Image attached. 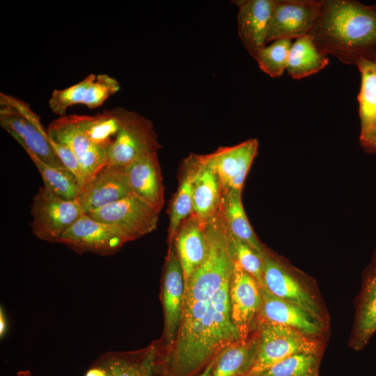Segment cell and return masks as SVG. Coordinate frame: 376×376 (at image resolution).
<instances>
[{
    "label": "cell",
    "instance_id": "f35d334b",
    "mask_svg": "<svg viewBox=\"0 0 376 376\" xmlns=\"http://www.w3.org/2000/svg\"><path fill=\"white\" fill-rule=\"evenodd\" d=\"M368 269H370L373 273L376 274V249L373 253V258L371 260V264Z\"/></svg>",
    "mask_w": 376,
    "mask_h": 376
},
{
    "label": "cell",
    "instance_id": "ba28073f",
    "mask_svg": "<svg viewBox=\"0 0 376 376\" xmlns=\"http://www.w3.org/2000/svg\"><path fill=\"white\" fill-rule=\"evenodd\" d=\"M129 237L111 224L95 220L84 214L58 240L77 254L93 253L101 256L114 253Z\"/></svg>",
    "mask_w": 376,
    "mask_h": 376
},
{
    "label": "cell",
    "instance_id": "d6986e66",
    "mask_svg": "<svg viewBox=\"0 0 376 376\" xmlns=\"http://www.w3.org/2000/svg\"><path fill=\"white\" fill-rule=\"evenodd\" d=\"M157 154L143 156L125 170L132 194L160 212L164 203V187Z\"/></svg>",
    "mask_w": 376,
    "mask_h": 376
},
{
    "label": "cell",
    "instance_id": "4fadbf2b",
    "mask_svg": "<svg viewBox=\"0 0 376 376\" xmlns=\"http://www.w3.org/2000/svg\"><path fill=\"white\" fill-rule=\"evenodd\" d=\"M261 291L263 303L253 324L282 325L323 340L327 334V323L302 308L274 295L264 286L261 287Z\"/></svg>",
    "mask_w": 376,
    "mask_h": 376
},
{
    "label": "cell",
    "instance_id": "5b68a950",
    "mask_svg": "<svg viewBox=\"0 0 376 376\" xmlns=\"http://www.w3.org/2000/svg\"><path fill=\"white\" fill-rule=\"evenodd\" d=\"M252 331L257 336L256 354L252 367L244 376H253L296 353H323V340L285 326L255 324Z\"/></svg>",
    "mask_w": 376,
    "mask_h": 376
},
{
    "label": "cell",
    "instance_id": "1f68e13d",
    "mask_svg": "<svg viewBox=\"0 0 376 376\" xmlns=\"http://www.w3.org/2000/svg\"><path fill=\"white\" fill-rule=\"evenodd\" d=\"M96 75L90 74L78 83L63 89H55L48 100L50 110L60 117L66 116L67 109L83 102L86 91Z\"/></svg>",
    "mask_w": 376,
    "mask_h": 376
},
{
    "label": "cell",
    "instance_id": "5bb4252c",
    "mask_svg": "<svg viewBox=\"0 0 376 376\" xmlns=\"http://www.w3.org/2000/svg\"><path fill=\"white\" fill-rule=\"evenodd\" d=\"M320 4L321 0H274L267 42L309 35L319 15Z\"/></svg>",
    "mask_w": 376,
    "mask_h": 376
},
{
    "label": "cell",
    "instance_id": "9c48e42d",
    "mask_svg": "<svg viewBox=\"0 0 376 376\" xmlns=\"http://www.w3.org/2000/svg\"><path fill=\"white\" fill-rule=\"evenodd\" d=\"M96 376H167L160 340L134 352H109L93 363Z\"/></svg>",
    "mask_w": 376,
    "mask_h": 376
},
{
    "label": "cell",
    "instance_id": "ffe728a7",
    "mask_svg": "<svg viewBox=\"0 0 376 376\" xmlns=\"http://www.w3.org/2000/svg\"><path fill=\"white\" fill-rule=\"evenodd\" d=\"M205 225L191 214L180 224L172 242L183 269L185 283L206 258L208 243Z\"/></svg>",
    "mask_w": 376,
    "mask_h": 376
},
{
    "label": "cell",
    "instance_id": "603a6c76",
    "mask_svg": "<svg viewBox=\"0 0 376 376\" xmlns=\"http://www.w3.org/2000/svg\"><path fill=\"white\" fill-rule=\"evenodd\" d=\"M361 75L357 100L362 147L376 136V60L362 58L356 65Z\"/></svg>",
    "mask_w": 376,
    "mask_h": 376
},
{
    "label": "cell",
    "instance_id": "484cf974",
    "mask_svg": "<svg viewBox=\"0 0 376 376\" xmlns=\"http://www.w3.org/2000/svg\"><path fill=\"white\" fill-rule=\"evenodd\" d=\"M70 116L95 146L109 152L120 127L118 107L105 110L94 116Z\"/></svg>",
    "mask_w": 376,
    "mask_h": 376
},
{
    "label": "cell",
    "instance_id": "60d3db41",
    "mask_svg": "<svg viewBox=\"0 0 376 376\" xmlns=\"http://www.w3.org/2000/svg\"><path fill=\"white\" fill-rule=\"evenodd\" d=\"M373 7L376 9V4L373 5Z\"/></svg>",
    "mask_w": 376,
    "mask_h": 376
},
{
    "label": "cell",
    "instance_id": "ab89813d",
    "mask_svg": "<svg viewBox=\"0 0 376 376\" xmlns=\"http://www.w3.org/2000/svg\"><path fill=\"white\" fill-rule=\"evenodd\" d=\"M17 376H31V373L29 370H20L17 373Z\"/></svg>",
    "mask_w": 376,
    "mask_h": 376
},
{
    "label": "cell",
    "instance_id": "d590c367",
    "mask_svg": "<svg viewBox=\"0 0 376 376\" xmlns=\"http://www.w3.org/2000/svg\"><path fill=\"white\" fill-rule=\"evenodd\" d=\"M6 316L2 308H1L0 311V337L3 338L6 334L8 330V323H7Z\"/></svg>",
    "mask_w": 376,
    "mask_h": 376
},
{
    "label": "cell",
    "instance_id": "4316f807",
    "mask_svg": "<svg viewBox=\"0 0 376 376\" xmlns=\"http://www.w3.org/2000/svg\"><path fill=\"white\" fill-rule=\"evenodd\" d=\"M219 211L229 233L262 255L265 247L258 239L247 219L242 202V191L230 190L224 195Z\"/></svg>",
    "mask_w": 376,
    "mask_h": 376
},
{
    "label": "cell",
    "instance_id": "d6a6232c",
    "mask_svg": "<svg viewBox=\"0 0 376 376\" xmlns=\"http://www.w3.org/2000/svg\"><path fill=\"white\" fill-rule=\"evenodd\" d=\"M229 242L235 261L263 287V261L262 255L249 244L233 237L230 233Z\"/></svg>",
    "mask_w": 376,
    "mask_h": 376
},
{
    "label": "cell",
    "instance_id": "f1b7e54d",
    "mask_svg": "<svg viewBox=\"0 0 376 376\" xmlns=\"http://www.w3.org/2000/svg\"><path fill=\"white\" fill-rule=\"evenodd\" d=\"M24 150L38 169L45 187L63 198L72 200L77 198L81 187L72 172L65 168L49 165L31 151Z\"/></svg>",
    "mask_w": 376,
    "mask_h": 376
},
{
    "label": "cell",
    "instance_id": "8d00e7d4",
    "mask_svg": "<svg viewBox=\"0 0 376 376\" xmlns=\"http://www.w3.org/2000/svg\"><path fill=\"white\" fill-rule=\"evenodd\" d=\"M217 356L207 364V366L201 372H200L195 376H210L214 364L216 361Z\"/></svg>",
    "mask_w": 376,
    "mask_h": 376
},
{
    "label": "cell",
    "instance_id": "83f0119b",
    "mask_svg": "<svg viewBox=\"0 0 376 376\" xmlns=\"http://www.w3.org/2000/svg\"><path fill=\"white\" fill-rule=\"evenodd\" d=\"M182 170L184 171L170 208L169 244H172L180 224L192 214L194 181L197 171V162L194 154L184 160Z\"/></svg>",
    "mask_w": 376,
    "mask_h": 376
},
{
    "label": "cell",
    "instance_id": "52a82bcc",
    "mask_svg": "<svg viewBox=\"0 0 376 376\" xmlns=\"http://www.w3.org/2000/svg\"><path fill=\"white\" fill-rule=\"evenodd\" d=\"M84 214L77 198H63L40 187L31 205L32 233L42 240L56 243Z\"/></svg>",
    "mask_w": 376,
    "mask_h": 376
},
{
    "label": "cell",
    "instance_id": "e0dca14e",
    "mask_svg": "<svg viewBox=\"0 0 376 376\" xmlns=\"http://www.w3.org/2000/svg\"><path fill=\"white\" fill-rule=\"evenodd\" d=\"M131 194L125 167L107 164L81 188L77 199L86 214Z\"/></svg>",
    "mask_w": 376,
    "mask_h": 376
},
{
    "label": "cell",
    "instance_id": "8fae6325",
    "mask_svg": "<svg viewBox=\"0 0 376 376\" xmlns=\"http://www.w3.org/2000/svg\"><path fill=\"white\" fill-rule=\"evenodd\" d=\"M159 212L131 194L86 214L95 220L115 226L132 241L157 228Z\"/></svg>",
    "mask_w": 376,
    "mask_h": 376
},
{
    "label": "cell",
    "instance_id": "e575fe53",
    "mask_svg": "<svg viewBox=\"0 0 376 376\" xmlns=\"http://www.w3.org/2000/svg\"><path fill=\"white\" fill-rule=\"evenodd\" d=\"M49 141L65 168L75 175L81 188L85 184L86 180L81 165L77 157L65 146L52 140L49 137Z\"/></svg>",
    "mask_w": 376,
    "mask_h": 376
},
{
    "label": "cell",
    "instance_id": "7a4b0ae2",
    "mask_svg": "<svg viewBox=\"0 0 376 376\" xmlns=\"http://www.w3.org/2000/svg\"><path fill=\"white\" fill-rule=\"evenodd\" d=\"M318 49L347 65L376 57V9L355 0H321L310 34Z\"/></svg>",
    "mask_w": 376,
    "mask_h": 376
},
{
    "label": "cell",
    "instance_id": "277c9868",
    "mask_svg": "<svg viewBox=\"0 0 376 376\" xmlns=\"http://www.w3.org/2000/svg\"><path fill=\"white\" fill-rule=\"evenodd\" d=\"M0 125L24 150L49 165L65 168L49 143L40 117L26 102L1 93Z\"/></svg>",
    "mask_w": 376,
    "mask_h": 376
},
{
    "label": "cell",
    "instance_id": "836d02e7",
    "mask_svg": "<svg viewBox=\"0 0 376 376\" xmlns=\"http://www.w3.org/2000/svg\"><path fill=\"white\" fill-rule=\"evenodd\" d=\"M120 89V83L116 79L107 74H99L87 88L82 104L90 109L99 107Z\"/></svg>",
    "mask_w": 376,
    "mask_h": 376
},
{
    "label": "cell",
    "instance_id": "74e56055",
    "mask_svg": "<svg viewBox=\"0 0 376 376\" xmlns=\"http://www.w3.org/2000/svg\"><path fill=\"white\" fill-rule=\"evenodd\" d=\"M368 152L376 154V136L366 146L363 147Z\"/></svg>",
    "mask_w": 376,
    "mask_h": 376
},
{
    "label": "cell",
    "instance_id": "f546056e",
    "mask_svg": "<svg viewBox=\"0 0 376 376\" xmlns=\"http://www.w3.org/2000/svg\"><path fill=\"white\" fill-rule=\"evenodd\" d=\"M322 355L296 353L253 376H319Z\"/></svg>",
    "mask_w": 376,
    "mask_h": 376
},
{
    "label": "cell",
    "instance_id": "4dcf8cb0",
    "mask_svg": "<svg viewBox=\"0 0 376 376\" xmlns=\"http://www.w3.org/2000/svg\"><path fill=\"white\" fill-rule=\"evenodd\" d=\"M292 43V40L280 39L266 45L255 59L259 68L272 78L281 77L287 70Z\"/></svg>",
    "mask_w": 376,
    "mask_h": 376
},
{
    "label": "cell",
    "instance_id": "8992f818",
    "mask_svg": "<svg viewBox=\"0 0 376 376\" xmlns=\"http://www.w3.org/2000/svg\"><path fill=\"white\" fill-rule=\"evenodd\" d=\"M120 127L108 152L107 164L125 167L137 159L157 152L161 148L150 120L118 107Z\"/></svg>",
    "mask_w": 376,
    "mask_h": 376
},
{
    "label": "cell",
    "instance_id": "b9f144b4",
    "mask_svg": "<svg viewBox=\"0 0 376 376\" xmlns=\"http://www.w3.org/2000/svg\"><path fill=\"white\" fill-rule=\"evenodd\" d=\"M374 59L376 60V57Z\"/></svg>",
    "mask_w": 376,
    "mask_h": 376
},
{
    "label": "cell",
    "instance_id": "44dd1931",
    "mask_svg": "<svg viewBox=\"0 0 376 376\" xmlns=\"http://www.w3.org/2000/svg\"><path fill=\"white\" fill-rule=\"evenodd\" d=\"M194 155L197 171L194 181L192 214L205 225L220 209L221 186L216 172L201 159L199 155Z\"/></svg>",
    "mask_w": 376,
    "mask_h": 376
},
{
    "label": "cell",
    "instance_id": "30bf717a",
    "mask_svg": "<svg viewBox=\"0 0 376 376\" xmlns=\"http://www.w3.org/2000/svg\"><path fill=\"white\" fill-rule=\"evenodd\" d=\"M185 281L180 262L173 244L166 258L162 283L161 299L164 309V327L160 340L164 352L173 347L182 319Z\"/></svg>",
    "mask_w": 376,
    "mask_h": 376
},
{
    "label": "cell",
    "instance_id": "7402d4cb",
    "mask_svg": "<svg viewBox=\"0 0 376 376\" xmlns=\"http://www.w3.org/2000/svg\"><path fill=\"white\" fill-rule=\"evenodd\" d=\"M376 332V274L367 269L357 299L354 322L349 345L361 350Z\"/></svg>",
    "mask_w": 376,
    "mask_h": 376
},
{
    "label": "cell",
    "instance_id": "3957f363",
    "mask_svg": "<svg viewBox=\"0 0 376 376\" xmlns=\"http://www.w3.org/2000/svg\"><path fill=\"white\" fill-rule=\"evenodd\" d=\"M262 257L263 286L274 295L302 308L328 324V312L311 279L266 248Z\"/></svg>",
    "mask_w": 376,
    "mask_h": 376
},
{
    "label": "cell",
    "instance_id": "d4e9b609",
    "mask_svg": "<svg viewBox=\"0 0 376 376\" xmlns=\"http://www.w3.org/2000/svg\"><path fill=\"white\" fill-rule=\"evenodd\" d=\"M329 62L328 56L318 49L312 36L306 35L292 42L286 70L292 78L300 79L318 72Z\"/></svg>",
    "mask_w": 376,
    "mask_h": 376
},
{
    "label": "cell",
    "instance_id": "9a60e30c",
    "mask_svg": "<svg viewBox=\"0 0 376 376\" xmlns=\"http://www.w3.org/2000/svg\"><path fill=\"white\" fill-rule=\"evenodd\" d=\"M261 287L252 276L235 261L230 285V314L242 340L249 337L261 308Z\"/></svg>",
    "mask_w": 376,
    "mask_h": 376
},
{
    "label": "cell",
    "instance_id": "6da1fadb",
    "mask_svg": "<svg viewBox=\"0 0 376 376\" xmlns=\"http://www.w3.org/2000/svg\"><path fill=\"white\" fill-rule=\"evenodd\" d=\"M205 231L206 258L185 283L180 327L173 347L164 353L167 376H195L224 347L242 340L231 318L235 260L220 212L206 224Z\"/></svg>",
    "mask_w": 376,
    "mask_h": 376
},
{
    "label": "cell",
    "instance_id": "ac0fdd59",
    "mask_svg": "<svg viewBox=\"0 0 376 376\" xmlns=\"http://www.w3.org/2000/svg\"><path fill=\"white\" fill-rule=\"evenodd\" d=\"M233 3L238 6L239 37L249 54L256 59L267 43L274 0H240Z\"/></svg>",
    "mask_w": 376,
    "mask_h": 376
},
{
    "label": "cell",
    "instance_id": "2e32d148",
    "mask_svg": "<svg viewBox=\"0 0 376 376\" xmlns=\"http://www.w3.org/2000/svg\"><path fill=\"white\" fill-rule=\"evenodd\" d=\"M47 132L52 140L65 146L77 157L84 173L85 184L107 164L108 152L95 146L70 116L52 121Z\"/></svg>",
    "mask_w": 376,
    "mask_h": 376
},
{
    "label": "cell",
    "instance_id": "7c38bea8",
    "mask_svg": "<svg viewBox=\"0 0 376 376\" xmlns=\"http://www.w3.org/2000/svg\"><path fill=\"white\" fill-rule=\"evenodd\" d=\"M258 148V139H250L235 146L219 147L210 154L199 155L217 174L223 196L230 190L242 191Z\"/></svg>",
    "mask_w": 376,
    "mask_h": 376
},
{
    "label": "cell",
    "instance_id": "cb8c5ba5",
    "mask_svg": "<svg viewBox=\"0 0 376 376\" xmlns=\"http://www.w3.org/2000/svg\"><path fill=\"white\" fill-rule=\"evenodd\" d=\"M257 350V336L252 331L246 340L224 347L217 356L210 376H244L252 367Z\"/></svg>",
    "mask_w": 376,
    "mask_h": 376
}]
</instances>
